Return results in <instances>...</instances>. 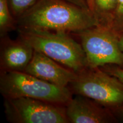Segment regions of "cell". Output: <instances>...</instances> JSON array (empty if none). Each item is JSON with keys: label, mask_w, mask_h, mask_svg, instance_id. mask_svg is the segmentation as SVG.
I'll return each instance as SVG.
<instances>
[{"label": "cell", "mask_w": 123, "mask_h": 123, "mask_svg": "<svg viewBox=\"0 0 123 123\" xmlns=\"http://www.w3.org/2000/svg\"><path fill=\"white\" fill-rule=\"evenodd\" d=\"M119 43L121 51L123 52V35L119 37Z\"/></svg>", "instance_id": "17"}, {"label": "cell", "mask_w": 123, "mask_h": 123, "mask_svg": "<svg viewBox=\"0 0 123 123\" xmlns=\"http://www.w3.org/2000/svg\"><path fill=\"white\" fill-rule=\"evenodd\" d=\"M19 38L34 50L46 55L63 66L79 73L88 67L81 44L70 33L48 30H17Z\"/></svg>", "instance_id": "2"}, {"label": "cell", "mask_w": 123, "mask_h": 123, "mask_svg": "<svg viewBox=\"0 0 123 123\" xmlns=\"http://www.w3.org/2000/svg\"><path fill=\"white\" fill-rule=\"evenodd\" d=\"M104 68H101L106 73L112 76L116 77L118 79L120 80L121 82L123 83V68L118 66H108V65L104 66Z\"/></svg>", "instance_id": "14"}, {"label": "cell", "mask_w": 123, "mask_h": 123, "mask_svg": "<svg viewBox=\"0 0 123 123\" xmlns=\"http://www.w3.org/2000/svg\"><path fill=\"white\" fill-rule=\"evenodd\" d=\"M65 1H67L68 2L72 3V4L76 5L78 6L82 7L83 9L90 10L88 5H87V2H86V0H65Z\"/></svg>", "instance_id": "15"}, {"label": "cell", "mask_w": 123, "mask_h": 123, "mask_svg": "<svg viewBox=\"0 0 123 123\" xmlns=\"http://www.w3.org/2000/svg\"><path fill=\"white\" fill-rule=\"evenodd\" d=\"M16 21L17 30L68 33L101 25L90 10L65 0H39Z\"/></svg>", "instance_id": "1"}, {"label": "cell", "mask_w": 123, "mask_h": 123, "mask_svg": "<svg viewBox=\"0 0 123 123\" xmlns=\"http://www.w3.org/2000/svg\"><path fill=\"white\" fill-rule=\"evenodd\" d=\"M111 27L119 36L123 35V0H118Z\"/></svg>", "instance_id": "13"}, {"label": "cell", "mask_w": 123, "mask_h": 123, "mask_svg": "<svg viewBox=\"0 0 123 123\" xmlns=\"http://www.w3.org/2000/svg\"><path fill=\"white\" fill-rule=\"evenodd\" d=\"M80 39L89 68L116 65L123 68L119 35L108 26L100 25L75 33Z\"/></svg>", "instance_id": "5"}, {"label": "cell", "mask_w": 123, "mask_h": 123, "mask_svg": "<svg viewBox=\"0 0 123 123\" xmlns=\"http://www.w3.org/2000/svg\"><path fill=\"white\" fill-rule=\"evenodd\" d=\"M17 30V21L10 11L7 0H0V34L1 38L9 32Z\"/></svg>", "instance_id": "11"}, {"label": "cell", "mask_w": 123, "mask_h": 123, "mask_svg": "<svg viewBox=\"0 0 123 123\" xmlns=\"http://www.w3.org/2000/svg\"><path fill=\"white\" fill-rule=\"evenodd\" d=\"M68 86L73 93L87 97L108 108L123 105V83L100 68L87 67L77 73Z\"/></svg>", "instance_id": "4"}, {"label": "cell", "mask_w": 123, "mask_h": 123, "mask_svg": "<svg viewBox=\"0 0 123 123\" xmlns=\"http://www.w3.org/2000/svg\"><path fill=\"white\" fill-rule=\"evenodd\" d=\"M34 50L26 42L19 38L12 40L7 35L1 38V73L24 71L33 58Z\"/></svg>", "instance_id": "9"}, {"label": "cell", "mask_w": 123, "mask_h": 123, "mask_svg": "<svg viewBox=\"0 0 123 123\" xmlns=\"http://www.w3.org/2000/svg\"><path fill=\"white\" fill-rule=\"evenodd\" d=\"M6 117L13 123H68L66 106L27 98L4 99Z\"/></svg>", "instance_id": "6"}, {"label": "cell", "mask_w": 123, "mask_h": 123, "mask_svg": "<svg viewBox=\"0 0 123 123\" xmlns=\"http://www.w3.org/2000/svg\"><path fill=\"white\" fill-rule=\"evenodd\" d=\"M39 0H7L10 11L15 19H17Z\"/></svg>", "instance_id": "12"}, {"label": "cell", "mask_w": 123, "mask_h": 123, "mask_svg": "<svg viewBox=\"0 0 123 123\" xmlns=\"http://www.w3.org/2000/svg\"><path fill=\"white\" fill-rule=\"evenodd\" d=\"M93 1L94 0H86L87 5L90 10L93 13ZM95 15V14H94Z\"/></svg>", "instance_id": "16"}, {"label": "cell", "mask_w": 123, "mask_h": 123, "mask_svg": "<svg viewBox=\"0 0 123 123\" xmlns=\"http://www.w3.org/2000/svg\"><path fill=\"white\" fill-rule=\"evenodd\" d=\"M0 91L4 99L27 98L65 105L73 98L68 87H61L24 71L1 73Z\"/></svg>", "instance_id": "3"}, {"label": "cell", "mask_w": 123, "mask_h": 123, "mask_svg": "<svg viewBox=\"0 0 123 123\" xmlns=\"http://www.w3.org/2000/svg\"><path fill=\"white\" fill-rule=\"evenodd\" d=\"M24 71L61 87H68L78 75L73 70L37 51H34L33 58Z\"/></svg>", "instance_id": "7"}, {"label": "cell", "mask_w": 123, "mask_h": 123, "mask_svg": "<svg viewBox=\"0 0 123 123\" xmlns=\"http://www.w3.org/2000/svg\"><path fill=\"white\" fill-rule=\"evenodd\" d=\"M93 100L76 95L66 105L69 123H106L114 122L115 119L108 108Z\"/></svg>", "instance_id": "8"}, {"label": "cell", "mask_w": 123, "mask_h": 123, "mask_svg": "<svg viewBox=\"0 0 123 123\" xmlns=\"http://www.w3.org/2000/svg\"><path fill=\"white\" fill-rule=\"evenodd\" d=\"M118 0H94L93 14L103 25L111 27Z\"/></svg>", "instance_id": "10"}, {"label": "cell", "mask_w": 123, "mask_h": 123, "mask_svg": "<svg viewBox=\"0 0 123 123\" xmlns=\"http://www.w3.org/2000/svg\"><path fill=\"white\" fill-rule=\"evenodd\" d=\"M119 108V113H120V116H121V119L123 120V105L121 106V107L118 108Z\"/></svg>", "instance_id": "18"}]
</instances>
